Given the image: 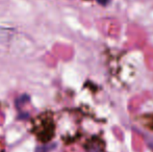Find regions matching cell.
I'll return each instance as SVG.
<instances>
[{"mask_svg": "<svg viewBox=\"0 0 153 152\" xmlns=\"http://www.w3.org/2000/svg\"><path fill=\"white\" fill-rule=\"evenodd\" d=\"M50 147L49 146H40L36 149V152H49Z\"/></svg>", "mask_w": 153, "mask_h": 152, "instance_id": "1", "label": "cell"}, {"mask_svg": "<svg viewBox=\"0 0 153 152\" xmlns=\"http://www.w3.org/2000/svg\"><path fill=\"white\" fill-rule=\"evenodd\" d=\"M109 0H97V2H98L99 4H101V5H106L107 3H108Z\"/></svg>", "mask_w": 153, "mask_h": 152, "instance_id": "2", "label": "cell"}, {"mask_svg": "<svg viewBox=\"0 0 153 152\" xmlns=\"http://www.w3.org/2000/svg\"><path fill=\"white\" fill-rule=\"evenodd\" d=\"M148 144H149V147L152 149V151H153V141H149V142H148Z\"/></svg>", "mask_w": 153, "mask_h": 152, "instance_id": "3", "label": "cell"}]
</instances>
